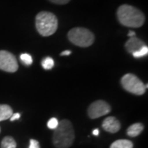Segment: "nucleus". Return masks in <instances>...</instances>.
Returning <instances> with one entry per match:
<instances>
[{
    "mask_svg": "<svg viewBox=\"0 0 148 148\" xmlns=\"http://www.w3.org/2000/svg\"><path fill=\"white\" fill-rule=\"evenodd\" d=\"M117 17L123 26L132 28L141 27L145 22L143 12L128 4H123L118 8Z\"/></svg>",
    "mask_w": 148,
    "mask_h": 148,
    "instance_id": "obj_1",
    "label": "nucleus"
},
{
    "mask_svg": "<svg viewBox=\"0 0 148 148\" xmlns=\"http://www.w3.org/2000/svg\"><path fill=\"white\" fill-rule=\"evenodd\" d=\"M75 133L72 123L68 119L58 122V127L54 129L53 143L57 148H69L74 142Z\"/></svg>",
    "mask_w": 148,
    "mask_h": 148,
    "instance_id": "obj_2",
    "label": "nucleus"
},
{
    "mask_svg": "<svg viewBox=\"0 0 148 148\" xmlns=\"http://www.w3.org/2000/svg\"><path fill=\"white\" fill-rule=\"evenodd\" d=\"M58 26V18L52 12L43 11L37 14L36 27L37 32L42 36H52L57 31Z\"/></svg>",
    "mask_w": 148,
    "mask_h": 148,
    "instance_id": "obj_3",
    "label": "nucleus"
},
{
    "mask_svg": "<svg viewBox=\"0 0 148 148\" xmlns=\"http://www.w3.org/2000/svg\"><path fill=\"white\" fill-rule=\"evenodd\" d=\"M69 40L79 47H89L95 41V36L88 29L83 27H75L68 33Z\"/></svg>",
    "mask_w": 148,
    "mask_h": 148,
    "instance_id": "obj_4",
    "label": "nucleus"
},
{
    "mask_svg": "<svg viewBox=\"0 0 148 148\" xmlns=\"http://www.w3.org/2000/svg\"><path fill=\"white\" fill-rule=\"evenodd\" d=\"M121 84L124 90L134 95H142L146 91L145 84L134 74H125L121 78Z\"/></svg>",
    "mask_w": 148,
    "mask_h": 148,
    "instance_id": "obj_5",
    "label": "nucleus"
},
{
    "mask_svg": "<svg viewBox=\"0 0 148 148\" xmlns=\"http://www.w3.org/2000/svg\"><path fill=\"white\" fill-rule=\"evenodd\" d=\"M18 69L16 57L10 52L0 50V70L7 73H15Z\"/></svg>",
    "mask_w": 148,
    "mask_h": 148,
    "instance_id": "obj_6",
    "label": "nucleus"
},
{
    "mask_svg": "<svg viewBox=\"0 0 148 148\" xmlns=\"http://www.w3.org/2000/svg\"><path fill=\"white\" fill-rule=\"evenodd\" d=\"M111 110L110 106L104 101H96L90 104L88 108V116L90 119H95L100 117L108 114Z\"/></svg>",
    "mask_w": 148,
    "mask_h": 148,
    "instance_id": "obj_7",
    "label": "nucleus"
},
{
    "mask_svg": "<svg viewBox=\"0 0 148 148\" xmlns=\"http://www.w3.org/2000/svg\"><path fill=\"white\" fill-rule=\"evenodd\" d=\"M103 129L110 133H115L119 132L121 128L120 122L115 117H108L106 118L105 120L102 123Z\"/></svg>",
    "mask_w": 148,
    "mask_h": 148,
    "instance_id": "obj_8",
    "label": "nucleus"
},
{
    "mask_svg": "<svg viewBox=\"0 0 148 148\" xmlns=\"http://www.w3.org/2000/svg\"><path fill=\"white\" fill-rule=\"evenodd\" d=\"M145 45H146L145 43L143 42L142 40L135 36L130 37V39L125 43V48L127 50V52H129L132 54L135 53L136 51L139 50L140 49H142Z\"/></svg>",
    "mask_w": 148,
    "mask_h": 148,
    "instance_id": "obj_9",
    "label": "nucleus"
},
{
    "mask_svg": "<svg viewBox=\"0 0 148 148\" xmlns=\"http://www.w3.org/2000/svg\"><path fill=\"white\" fill-rule=\"evenodd\" d=\"M143 129H144V126H143V123H136L132 124L127 128V134L131 138H135V137H138V135H140L142 133Z\"/></svg>",
    "mask_w": 148,
    "mask_h": 148,
    "instance_id": "obj_10",
    "label": "nucleus"
},
{
    "mask_svg": "<svg viewBox=\"0 0 148 148\" xmlns=\"http://www.w3.org/2000/svg\"><path fill=\"white\" fill-rule=\"evenodd\" d=\"M13 112L10 106L8 105H0V122L10 119Z\"/></svg>",
    "mask_w": 148,
    "mask_h": 148,
    "instance_id": "obj_11",
    "label": "nucleus"
},
{
    "mask_svg": "<svg viewBox=\"0 0 148 148\" xmlns=\"http://www.w3.org/2000/svg\"><path fill=\"white\" fill-rule=\"evenodd\" d=\"M110 148H133V143L127 139H120L112 143Z\"/></svg>",
    "mask_w": 148,
    "mask_h": 148,
    "instance_id": "obj_12",
    "label": "nucleus"
},
{
    "mask_svg": "<svg viewBox=\"0 0 148 148\" xmlns=\"http://www.w3.org/2000/svg\"><path fill=\"white\" fill-rule=\"evenodd\" d=\"M16 143L14 138L10 136L3 138L1 142V148H16Z\"/></svg>",
    "mask_w": 148,
    "mask_h": 148,
    "instance_id": "obj_13",
    "label": "nucleus"
},
{
    "mask_svg": "<svg viewBox=\"0 0 148 148\" xmlns=\"http://www.w3.org/2000/svg\"><path fill=\"white\" fill-rule=\"evenodd\" d=\"M41 65L45 70H50L53 68L54 66V61L52 58L50 57H46L42 60Z\"/></svg>",
    "mask_w": 148,
    "mask_h": 148,
    "instance_id": "obj_14",
    "label": "nucleus"
},
{
    "mask_svg": "<svg viewBox=\"0 0 148 148\" xmlns=\"http://www.w3.org/2000/svg\"><path fill=\"white\" fill-rule=\"evenodd\" d=\"M148 54V47L147 45L143 46L142 49H140L139 50L136 51L135 53H132V56L135 58H143L144 56H147Z\"/></svg>",
    "mask_w": 148,
    "mask_h": 148,
    "instance_id": "obj_15",
    "label": "nucleus"
},
{
    "mask_svg": "<svg viewBox=\"0 0 148 148\" xmlns=\"http://www.w3.org/2000/svg\"><path fill=\"white\" fill-rule=\"evenodd\" d=\"M20 59L21 61L25 64V65H31V64L33 63V59H32V57L29 54V53H21L20 55Z\"/></svg>",
    "mask_w": 148,
    "mask_h": 148,
    "instance_id": "obj_16",
    "label": "nucleus"
},
{
    "mask_svg": "<svg viewBox=\"0 0 148 148\" xmlns=\"http://www.w3.org/2000/svg\"><path fill=\"white\" fill-rule=\"evenodd\" d=\"M58 120L56 119V118H51L49 121H48L47 126L49 129H52V130H54L56 127H58Z\"/></svg>",
    "mask_w": 148,
    "mask_h": 148,
    "instance_id": "obj_17",
    "label": "nucleus"
},
{
    "mask_svg": "<svg viewBox=\"0 0 148 148\" xmlns=\"http://www.w3.org/2000/svg\"><path fill=\"white\" fill-rule=\"evenodd\" d=\"M29 148H40V143L38 141L35 140V139H31Z\"/></svg>",
    "mask_w": 148,
    "mask_h": 148,
    "instance_id": "obj_18",
    "label": "nucleus"
},
{
    "mask_svg": "<svg viewBox=\"0 0 148 148\" xmlns=\"http://www.w3.org/2000/svg\"><path fill=\"white\" fill-rule=\"evenodd\" d=\"M49 1H50L51 3H55V4H66L70 0H49Z\"/></svg>",
    "mask_w": 148,
    "mask_h": 148,
    "instance_id": "obj_19",
    "label": "nucleus"
},
{
    "mask_svg": "<svg viewBox=\"0 0 148 148\" xmlns=\"http://www.w3.org/2000/svg\"><path fill=\"white\" fill-rule=\"evenodd\" d=\"M21 117V114L19 113H15V114H12V115L11 116V118L9 119L11 121H15L16 119H19Z\"/></svg>",
    "mask_w": 148,
    "mask_h": 148,
    "instance_id": "obj_20",
    "label": "nucleus"
},
{
    "mask_svg": "<svg viewBox=\"0 0 148 148\" xmlns=\"http://www.w3.org/2000/svg\"><path fill=\"white\" fill-rule=\"evenodd\" d=\"M69 54H71V51L70 50H65V51H63L62 53H60V55L61 56H64V55H69Z\"/></svg>",
    "mask_w": 148,
    "mask_h": 148,
    "instance_id": "obj_21",
    "label": "nucleus"
},
{
    "mask_svg": "<svg viewBox=\"0 0 148 148\" xmlns=\"http://www.w3.org/2000/svg\"><path fill=\"white\" fill-rule=\"evenodd\" d=\"M92 134H93L94 136H98V135L100 134V130H99L98 128H95V129H94V130H93Z\"/></svg>",
    "mask_w": 148,
    "mask_h": 148,
    "instance_id": "obj_22",
    "label": "nucleus"
},
{
    "mask_svg": "<svg viewBox=\"0 0 148 148\" xmlns=\"http://www.w3.org/2000/svg\"><path fill=\"white\" fill-rule=\"evenodd\" d=\"M127 36H128L129 37H133L136 36V33H135L134 32H132V31H131V32H129V33H128V35H127Z\"/></svg>",
    "mask_w": 148,
    "mask_h": 148,
    "instance_id": "obj_23",
    "label": "nucleus"
},
{
    "mask_svg": "<svg viewBox=\"0 0 148 148\" xmlns=\"http://www.w3.org/2000/svg\"><path fill=\"white\" fill-rule=\"evenodd\" d=\"M0 131H1V129H0Z\"/></svg>",
    "mask_w": 148,
    "mask_h": 148,
    "instance_id": "obj_24",
    "label": "nucleus"
}]
</instances>
